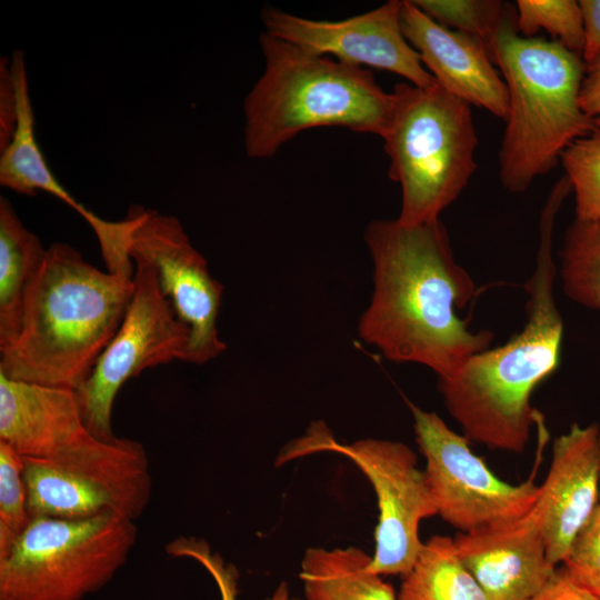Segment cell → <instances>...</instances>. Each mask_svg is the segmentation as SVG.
I'll return each mask as SVG.
<instances>
[{
  "instance_id": "obj_5",
  "label": "cell",
  "mask_w": 600,
  "mask_h": 600,
  "mask_svg": "<svg viewBox=\"0 0 600 600\" xmlns=\"http://www.w3.org/2000/svg\"><path fill=\"white\" fill-rule=\"evenodd\" d=\"M489 51L509 94L499 177L507 191L521 193L551 171L573 141L598 129L579 104L586 63L559 42L519 34L514 12Z\"/></svg>"
},
{
  "instance_id": "obj_29",
  "label": "cell",
  "mask_w": 600,
  "mask_h": 600,
  "mask_svg": "<svg viewBox=\"0 0 600 600\" xmlns=\"http://www.w3.org/2000/svg\"><path fill=\"white\" fill-rule=\"evenodd\" d=\"M579 104L594 126L600 129V52L592 61L586 63L579 92Z\"/></svg>"
},
{
  "instance_id": "obj_1",
  "label": "cell",
  "mask_w": 600,
  "mask_h": 600,
  "mask_svg": "<svg viewBox=\"0 0 600 600\" xmlns=\"http://www.w3.org/2000/svg\"><path fill=\"white\" fill-rule=\"evenodd\" d=\"M364 241L373 262V292L358 323L359 337L390 361L420 363L439 379L490 348L493 333L470 330L458 313L477 286L453 254L440 220L404 226L374 219Z\"/></svg>"
},
{
  "instance_id": "obj_26",
  "label": "cell",
  "mask_w": 600,
  "mask_h": 600,
  "mask_svg": "<svg viewBox=\"0 0 600 600\" xmlns=\"http://www.w3.org/2000/svg\"><path fill=\"white\" fill-rule=\"evenodd\" d=\"M30 521L23 459L0 441V559L12 550Z\"/></svg>"
},
{
  "instance_id": "obj_32",
  "label": "cell",
  "mask_w": 600,
  "mask_h": 600,
  "mask_svg": "<svg viewBox=\"0 0 600 600\" xmlns=\"http://www.w3.org/2000/svg\"><path fill=\"white\" fill-rule=\"evenodd\" d=\"M267 600H292V599H290L288 586L284 582H282L276 589L272 597Z\"/></svg>"
},
{
  "instance_id": "obj_16",
  "label": "cell",
  "mask_w": 600,
  "mask_h": 600,
  "mask_svg": "<svg viewBox=\"0 0 600 600\" xmlns=\"http://www.w3.org/2000/svg\"><path fill=\"white\" fill-rule=\"evenodd\" d=\"M400 21L407 41L444 90L507 120V84L482 41L438 23L411 0H403Z\"/></svg>"
},
{
  "instance_id": "obj_8",
  "label": "cell",
  "mask_w": 600,
  "mask_h": 600,
  "mask_svg": "<svg viewBox=\"0 0 600 600\" xmlns=\"http://www.w3.org/2000/svg\"><path fill=\"white\" fill-rule=\"evenodd\" d=\"M137 532L121 513L79 521L33 518L0 559V600H81L124 564Z\"/></svg>"
},
{
  "instance_id": "obj_24",
  "label": "cell",
  "mask_w": 600,
  "mask_h": 600,
  "mask_svg": "<svg viewBox=\"0 0 600 600\" xmlns=\"http://www.w3.org/2000/svg\"><path fill=\"white\" fill-rule=\"evenodd\" d=\"M413 2L438 23L482 41L488 49L503 22L513 13L507 3L499 0H413Z\"/></svg>"
},
{
  "instance_id": "obj_2",
  "label": "cell",
  "mask_w": 600,
  "mask_h": 600,
  "mask_svg": "<svg viewBox=\"0 0 600 600\" xmlns=\"http://www.w3.org/2000/svg\"><path fill=\"white\" fill-rule=\"evenodd\" d=\"M572 192L562 176L542 209L536 269L524 284L529 296L524 328L507 343L470 357L439 390L464 436L491 449L520 453L539 411L531 407L534 389L560 364L563 322L556 306L557 274L552 233L560 208Z\"/></svg>"
},
{
  "instance_id": "obj_11",
  "label": "cell",
  "mask_w": 600,
  "mask_h": 600,
  "mask_svg": "<svg viewBox=\"0 0 600 600\" xmlns=\"http://www.w3.org/2000/svg\"><path fill=\"white\" fill-rule=\"evenodd\" d=\"M130 254L150 263L161 292L190 331L186 362L202 364L226 349L217 320L222 284L209 272L203 256L192 246L173 216L141 207L131 233Z\"/></svg>"
},
{
  "instance_id": "obj_31",
  "label": "cell",
  "mask_w": 600,
  "mask_h": 600,
  "mask_svg": "<svg viewBox=\"0 0 600 600\" xmlns=\"http://www.w3.org/2000/svg\"><path fill=\"white\" fill-rule=\"evenodd\" d=\"M578 2L584 28L582 59L584 63H589L600 52V0H580Z\"/></svg>"
},
{
  "instance_id": "obj_9",
  "label": "cell",
  "mask_w": 600,
  "mask_h": 600,
  "mask_svg": "<svg viewBox=\"0 0 600 600\" xmlns=\"http://www.w3.org/2000/svg\"><path fill=\"white\" fill-rule=\"evenodd\" d=\"M132 260L137 268L128 310L90 374L74 390L87 427L106 441L118 439L111 416L121 387L147 368L173 360L186 362L190 341L188 327L161 292L150 263L140 257Z\"/></svg>"
},
{
  "instance_id": "obj_3",
  "label": "cell",
  "mask_w": 600,
  "mask_h": 600,
  "mask_svg": "<svg viewBox=\"0 0 600 600\" xmlns=\"http://www.w3.org/2000/svg\"><path fill=\"white\" fill-rule=\"evenodd\" d=\"M133 277L101 271L67 243L47 249L14 340L0 349L12 380L77 390L119 329Z\"/></svg>"
},
{
  "instance_id": "obj_10",
  "label": "cell",
  "mask_w": 600,
  "mask_h": 600,
  "mask_svg": "<svg viewBox=\"0 0 600 600\" xmlns=\"http://www.w3.org/2000/svg\"><path fill=\"white\" fill-rule=\"evenodd\" d=\"M416 441L427 466L424 476L438 514L460 532L513 520L534 507L540 488L533 476L520 484L498 478L436 413L408 402Z\"/></svg>"
},
{
  "instance_id": "obj_20",
  "label": "cell",
  "mask_w": 600,
  "mask_h": 600,
  "mask_svg": "<svg viewBox=\"0 0 600 600\" xmlns=\"http://www.w3.org/2000/svg\"><path fill=\"white\" fill-rule=\"evenodd\" d=\"M371 559L354 547L308 549L300 572L306 600H398L392 586L370 569Z\"/></svg>"
},
{
  "instance_id": "obj_6",
  "label": "cell",
  "mask_w": 600,
  "mask_h": 600,
  "mask_svg": "<svg viewBox=\"0 0 600 600\" xmlns=\"http://www.w3.org/2000/svg\"><path fill=\"white\" fill-rule=\"evenodd\" d=\"M0 441L21 458L82 476L107 489L136 520L151 493L147 452L138 441H106L87 427L72 389L12 380L0 373Z\"/></svg>"
},
{
  "instance_id": "obj_21",
  "label": "cell",
  "mask_w": 600,
  "mask_h": 600,
  "mask_svg": "<svg viewBox=\"0 0 600 600\" xmlns=\"http://www.w3.org/2000/svg\"><path fill=\"white\" fill-rule=\"evenodd\" d=\"M398 600H488L460 560L447 536L427 540L411 568L402 576Z\"/></svg>"
},
{
  "instance_id": "obj_27",
  "label": "cell",
  "mask_w": 600,
  "mask_h": 600,
  "mask_svg": "<svg viewBox=\"0 0 600 600\" xmlns=\"http://www.w3.org/2000/svg\"><path fill=\"white\" fill-rule=\"evenodd\" d=\"M561 563L579 587L600 600V503L572 540Z\"/></svg>"
},
{
  "instance_id": "obj_23",
  "label": "cell",
  "mask_w": 600,
  "mask_h": 600,
  "mask_svg": "<svg viewBox=\"0 0 600 600\" xmlns=\"http://www.w3.org/2000/svg\"><path fill=\"white\" fill-rule=\"evenodd\" d=\"M516 26L522 37L547 31L551 40L582 57L584 28L581 9L574 0H518Z\"/></svg>"
},
{
  "instance_id": "obj_15",
  "label": "cell",
  "mask_w": 600,
  "mask_h": 600,
  "mask_svg": "<svg viewBox=\"0 0 600 600\" xmlns=\"http://www.w3.org/2000/svg\"><path fill=\"white\" fill-rule=\"evenodd\" d=\"M457 553L488 600H529L557 567L547 560L538 516L523 517L459 532Z\"/></svg>"
},
{
  "instance_id": "obj_4",
  "label": "cell",
  "mask_w": 600,
  "mask_h": 600,
  "mask_svg": "<svg viewBox=\"0 0 600 600\" xmlns=\"http://www.w3.org/2000/svg\"><path fill=\"white\" fill-rule=\"evenodd\" d=\"M264 69L243 101L248 157L268 159L304 130L339 127L383 137L393 97L369 69L313 54L262 32Z\"/></svg>"
},
{
  "instance_id": "obj_19",
  "label": "cell",
  "mask_w": 600,
  "mask_h": 600,
  "mask_svg": "<svg viewBox=\"0 0 600 600\" xmlns=\"http://www.w3.org/2000/svg\"><path fill=\"white\" fill-rule=\"evenodd\" d=\"M47 249L0 198V349L18 334L27 292L40 270Z\"/></svg>"
},
{
  "instance_id": "obj_30",
  "label": "cell",
  "mask_w": 600,
  "mask_h": 600,
  "mask_svg": "<svg viewBox=\"0 0 600 600\" xmlns=\"http://www.w3.org/2000/svg\"><path fill=\"white\" fill-rule=\"evenodd\" d=\"M529 600H597L557 567L543 588Z\"/></svg>"
},
{
  "instance_id": "obj_7",
  "label": "cell",
  "mask_w": 600,
  "mask_h": 600,
  "mask_svg": "<svg viewBox=\"0 0 600 600\" xmlns=\"http://www.w3.org/2000/svg\"><path fill=\"white\" fill-rule=\"evenodd\" d=\"M382 137L389 178L401 187L397 218L404 226L439 220L454 202L478 164V137L470 104L438 82L423 88L397 83Z\"/></svg>"
},
{
  "instance_id": "obj_33",
  "label": "cell",
  "mask_w": 600,
  "mask_h": 600,
  "mask_svg": "<svg viewBox=\"0 0 600 600\" xmlns=\"http://www.w3.org/2000/svg\"><path fill=\"white\" fill-rule=\"evenodd\" d=\"M292 600H300V599H292Z\"/></svg>"
},
{
  "instance_id": "obj_12",
  "label": "cell",
  "mask_w": 600,
  "mask_h": 600,
  "mask_svg": "<svg viewBox=\"0 0 600 600\" xmlns=\"http://www.w3.org/2000/svg\"><path fill=\"white\" fill-rule=\"evenodd\" d=\"M337 450L360 468L377 496L379 517L370 569L380 576L407 574L423 544L420 522L438 514L414 452L402 442L372 438Z\"/></svg>"
},
{
  "instance_id": "obj_13",
  "label": "cell",
  "mask_w": 600,
  "mask_h": 600,
  "mask_svg": "<svg viewBox=\"0 0 600 600\" xmlns=\"http://www.w3.org/2000/svg\"><path fill=\"white\" fill-rule=\"evenodd\" d=\"M401 0L343 20H313L272 7L261 12L264 32L308 52L339 62L398 74L418 87L437 81L410 46L401 28Z\"/></svg>"
},
{
  "instance_id": "obj_14",
  "label": "cell",
  "mask_w": 600,
  "mask_h": 600,
  "mask_svg": "<svg viewBox=\"0 0 600 600\" xmlns=\"http://www.w3.org/2000/svg\"><path fill=\"white\" fill-rule=\"evenodd\" d=\"M600 427L573 423L553 442L552 461L533 507L552 567L598 507Z\"/></svg>"
},
{
  "instance_id": "obj_28",
  "label": "cell",
  "mask_w": 600,
  "mask_h": 600,
  "mask_svg": "<svg viewBox=\"0 0 600 600\" xmlns=\"http://www.w3.org/2000/svg\"><path fill=\"white\" fill-rule=\"evenodd\" d=\"M18 116L17 91L10 59H0V151L11 141Z\"/></svg>"
},
{
  "instance_id": "obj_25",
  "label": "cell",
  "mask_w": 600,
  "mask_h": 600,
  "mask_svg": "<svg viewBox=\"0 0 600 600\" xmlns=\"http://www.w3.org/2000/svg\"><path fill=\"white\" fill-rule=\"evenodd\" d=\"M560 162L574 194L576 219H600V129L573 141Z\"/></svg>"
},
{
  "instance_id": "obj_18",
  "label": "cell",
  "mask_w": 600,
  "mask_h": 600,
  "mask_svg": "<svg viewBox=\"0 0 600 600\" xmlns=\"http://www.w3.org/2000/svg\"><path fill=\"white\" fill-rule=\"evenodd\" d=\"M23 480L31 519L79 521L107 513L123 514L102 486L54 466L23 459Z\"/></svg>"
},
{
  "instance_id": "obj_22",
  "label": "cell",
  "mask_w": 600,
  "mask_h": 600,
  "mask_svg": "<svg viewBox=\"0 0 600 600\" xmlns=\"http://www.w3.org/2000/svg\"><path fill=\"white\" fill-rule=\"evenodd\" d=\"M560 258L563 292L600 311V219H574L566 231Z\"/></svg>"
},
{
  "instance_id": "obj_17",
  "label": "cell",
  "mask_w": 600,
  "mask_h": 600,
  "mask_svg": "<svg viewBox=\"0 0 600 600\" xmlns=\"http://www.w3.org/2000/svg\"><path fill=\"white\" fill-rule=\"evenodd\" d=\"M10 66L17 91L18 116L13 137L0 151V184L20 194L33 196L38 191L50 193L77 211L90 224L97 238L104 237L112 221L100 218L71 196L57 180L40 149L22 50L12 52Z\"/></svg>"
}]
</instances>
